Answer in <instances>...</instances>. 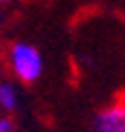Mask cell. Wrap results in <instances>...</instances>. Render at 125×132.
<instances>
[{
	"instance_id": "obj_1",
	"label": "cell",
	"mask_w": 125,
	"mask_h": 132,
	"mask_svg": "<svg viewBox=\"0 0 125 132\" xmlns=\"http://www.w3.org/2000/svg\"><path fill=\"white\" fill-rule=\"evenodd\" d=\"M9 67L18 81L36 83L45 72V61L40 49L34 47L31 43H14L9 49Z\"/></svg>"
},
{
	"instance_id": "obj_2",
	"label": "cell",
	"mask_w": 125,
	"mask_h": 132,
	"mask_svg": "<svg viewBox=\"0 0 125 132\" xmlns=\"http://www.w3.org/2000/svg\"><path fill=\"white\" fill-rule=\"evenodd\" d=\"M94 132H125V103H114L94 117Z\"/></svg>"
},
{
	"instance_id": "obj_3",
	"label": "cell",
	"mask_w": 125,
	"mask_h": 132,
	"mask_svg": "<svg viewBox=\"0 0 125 132\" xmlns=\"http://www.w3.org/2000/svg\"><path fill=\"white\" fill-rule=\"evenodd\" d=\"M18 105H20V94L16 90V85L2 81L0 83V110L9 114V112L18 110Z\"/></svg>"
},
{
	"instance_id": "obj_4",
	"label": "cell",
	"mask_w": 125,
	"mask_h": 132,
	"mask_svg": "<svg viewBox=\"0 0 125 132\" xmlns=\"http://www.w3.org/2000/svg\"><path fill=\"white\" fill-rule=\"evenodd\" d=\"M0 132H16V125L9 117H0Z\"/></svg>"
},
{
	"instance_id": "obj_5",
	"label": "cell",
	"mask_w": 125,
	"mask_h": 132,
	"mask_svg": "<svg viewBox=\"0 0 125 132\" xmlns=\"http://www.w3.org/2000/svg\"><path fill=\"white\" fill-rule=\"evenodd\" d=\"M2 25H5V14L0 11V27H2Z\"/></svg>"
},
{
	"instance_id": "obj_6",
	"label": "cell",
	"mask_w": 125,
	"mask_h": 132,
	"mask_svg": "<svg viewBox=\"0 0 125 132\" xmlns=\"http://www.w3.org/2000/svg\"><path fill=\"white\" fill-rule=\"evenodd\" d=\"M0 2H7V0H0Z\"/></svg>"
}]
</instances>
